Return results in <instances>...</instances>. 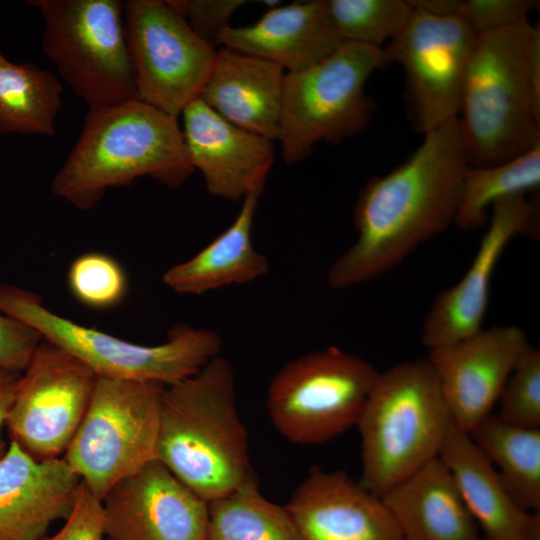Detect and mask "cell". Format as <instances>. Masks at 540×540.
<instances>
[{"instance_id": "12", "label": "cell", "mask_w": 540, "mask_h": 540, "mask_svg": "<svg viewBox=\"0 0 540 540\" xmlns=\"http://www.w3.org/2000/svg\"><path fill=\"white\" fill-rule=\"evenodd\" d=\"M476 37L457 17L413 8L407 24L383 48L389 64L404 69L409 115L418 132L426 134L458 117Z\"/></svg>"}, {"instance_id": "4", "label": "cell", "mask_w": 540, "mask_h": 540, "mask_svg": "<svg viewBox=\"0 0 540 540\" xmlns=\"http://www.w3.org/2000/svg\"><path fill=\"white\" fill-rule=\"evenodd\" d=\"M174 118L140 100L88 108L79 138L51 182L52 193L81 210L107 189L149 176L175 188L193 173Z\"/></svg>"}, {"instance_id": "22", "label": "cell", "mask_w": 540, "mask_h": 540, "mask_svg": "<svg viewBox=\"0 0 540 540\" xmlns=\"http://www.w3.org/2000/svg\"><path fill=\"white\" fill-rule=\"evenodd\" d=\"M438 457L450 471L486 540H540V511L519 507L470 434L450 428Z\"/></svg>"}, {"instance_id": "21", "label": "cell", "mask_w": 540, "mask_h": 540, "mask_svg": "<svg viewBox=\"0 0 540 540\" xmlns=\"http://www.w3.org/2000/svg\"><path fill=\"white\" fill-rule=\"evenodd\" d=\"M285 75L272 62L223 47L199 99L232 124L275 141Z\"/></svg>"}, {"instance_id": "13", "label": "cell", "mask_w": 540, "mask_h": 540, "mask_svg": "<svg viewBox=\"0 0 540 540\" xmlns=\"http://www.w3.org/2000/svg\"><path fill=\"white\" fill-rule=\"evenodd\" d=\"M96 374L64 349L42 340L19 376L6 425L38 461L59 458L88 408Z\"/></svg>"}, {"instance_id": "33", "label": "cell", "mask_w": 540, "mask_h": 540, "mask_svg": "<svg viewBox=\"0 0 540 540\" xmlns=\"http://www.w3.org/2000/svg\"><path fill=\"white\" fill-rule=\"evenodd\" d=\"M171 8L180 14L190 28L206 42L215 44L219 35L228 28L234 12L244 0H168Z\"/></svg>"}, {"instance_id": "16", "label": "cell", "mask_w": 540, "mask_h": 540, "mask_svg": "<svg viewBox=\"0 0 540 540\" xmlns=\"http://www.w3.org/2000/svg\"><path fill=\"white\" fill-rule=\"evenodd\" d=\"M531 347L521 327L502 325L429 350L427 359L456 426L469 433L491 414L511 372Z\"/></svg>"}, {"instance_id": "10", "label": "cell", "mask_w": 540, "mask_h": 540, "mask_svg": "<svg viewBox=\"0 0 540 540\" xmlns=\"http://www.w3.org/2000/svg\"><path fill=\"white\" fill-rule=\"evenodd\" d=\"M379 371L331 346L288 361L270 381L266 406L290 442L321 444L356 426Z\"/></svg>"}, {"instance_id": "2", "label": "cell", "mask_w": 540, "mask_h": 540, "mask_svg": "<svg viewBox=\"0 0 540 540\" xmlns=\"http://www.w3.org/2000/svg\"><path fill=\"white\" fill-rule=\"evenodd\" d=\"M469 166L506 162L540 145V29L528 20L477 35L458 115Z\"/></svg>"}, {"instance_id": "18", "label": "cell", "mask_w": 540, "mask_h": 540, "mask_svg": "<svg viewBox=\"0 0 540 540\" xmlns=\"http://www.w3.org/2000/svg\"><path fill=\"white\" fill-rule=\"evenodd\" d=\"M181 115L190 163L210 194L238 200L265 183L275 159L273 141L232 124L199 98Z\"/></svg>"}, {"instance_id": "28", "label": "cell", "mask_w": 540, "mask_h": 540, "mask_svg": "<svg viewBox=\"0 0 540 540\" xmlns=\"http://www.w3.org/2000/svg\"><path fill=\"white\" fill-rule=\"evenodd\" d=\"M540 186V145L506 162L468 166L454 219L462 231L475 230L488 219V208L514 195H526Z\"/></svg>"}, {"instance_id": "3", "label": "cell", "mask_w": 540, "mask_h": 540, "mask_svg": "<svg viewBox=\"0 0 540 540\" xmlns=\"http://www.w3.org/2000/svg\"><path fill=\"white\" fill-rule=\"evenodd\" d=\"M156 460L207 503L252 472L229 361L217 356L161 396Z\"/></svg>"}, {"instance_id": "25", "label": "cell", "mask_w": 540, "mask_h": 540, "mask_svg": "<svg viewBox=\"0 0 540 540\" xmlns=\"http://www.w3.org/2000/svg\"><path fill=\"white\" fill-rule=\"evenodd\" d=\"M469 434L498 466L514 502L526 511H540V429L513 426L489 414Z\"/></svg>"}, {"instance_id": "17", "label": "cell", "mask_w": 540, "mask_h": 540, "mask_svg": "<svg viewBox=\"0 0 540 540\" xmlns=\"http://www.w3.org/2000/svg\"><path fill=\"white\" fill-rule=\"evenodd\" d=\"M284 506L303 540H403L382 499L343 470L311 467Z\"/></svg>"}, {"instance_id": "1", "label": "cell", "mask_w": 540, "mask_h": 540, "mask_svg": "<svg viewBox=\"0 0 540 540\" xmlns=\"http://www.w3.org/2000/svg\"><path fill=\"white\" fill-rule=\"evenodd\" d=\"M468 162L458 117L424 134L406 161L362 187L356 242L330 266L331 287L373 280L454 222Z\"/></svg>"}, {"instance_id": "19", "label": "cell", "mask_w": 540, "mask_h": 540, "mask_svg": "<svg viewBox=\"0 0 540 540\" xmlns=\"http://www.w3.org/2000/svg\"><path fill=\"white\" fill-rule=\"evenodd\" d=\"M81 478L63 458L38 461L15 441L0 458V540H42L66 519Z\"/></svg>"}, {"instance_id": "9", "label": "cell", "mask_w": 540, "mask_h": 540, "mask_svg": "<svg viewBox=\"0 0 540 540\" xmlns=\"http://www.w3.org/2000/svg\"><path fill=\"white\" fill-rule=\"evenodd\" d=\"M164 387L97 376L63 459L101 501L116 483L156 459Z\"/></svg>"}, {"instance_id": "24", "label": "cell", "mask_w": 540, "mask_h": 540, "mask_svg": "<svg viewBox=\"0 0 540 540\" xmlns=\"http://www.w3.org/2000/svg\"><path fill=\"white\" fill-rule=\"evenodd\" d=\"M264 184L243 198L233 223L191 259L169 268L163 282L180 294H202L220 287L243 284L269 271L268 259L256 251L251 231L258 200Z\"/></svg>"}, {"instance_id": "27", "label": "cell", "mask_w": 540, "mask_h": 540, "mask_svg": "<svg viewBox=\"0 0 540 540\" xmlns=\"http://www.w3.org/2000/svg\"><path fill=\"white\" fill-rule=\"evenodd\" d=\"M206 540H303L285 506L263 496L254 472L208 503Z\"/></svg>"}, {"instance_id": "35", "label": "cell", "mask_w": 540, "mask_h": 540, "mask_svg": "<svg viewBox=\"0 0 540 540\" xmlns=\"http://www.w3.org/2000/svg\"><path fill=\"white\" fill-rule=\"evenodd\" d=\"M41 341L34 329L0 312V369L23 372Z\"/></svg>"}, {"instance_id": "26", "label": "cell", "mask_w": 540, "mask_h": 540, "mask_svg": "<svg viewBox=\"0 0 540 540\" xmlns=\"http://www.w3.org/2000/svg\"><path fill=\"white\" fill-rule=\"evenodd\" d=\"M62 92L50 72L0 53V133L54 135Z\"/></svg>"}, {"instance_id": "11", "label": "cell", "mask_w": 540, "mask_h": 540, "mask_svg": "<svg viewBox=\"0 0 540 540\" xmlns=\"http://www.w3.org/2000/svg\"><path fill=\"white\" fill-rule=\"evenodd\" d=\"M123 22L138 100L178 118L199 98L218 51L166 1H124Z\"/></svg>"}, {"instance_id": "23", "label": "cell", "mask_w": 540, "mask_h": 540, "mask_svg": "<svg viewBox=\"0 0 540 540\" xmlns=\"http://www.w3.org/2000/svg\"><path fill=\"white\" fill-rule=\"evenodd\" d=\"M403 540H481L445 464L436 457L380 497Z\"/></svg>"}, {"instance_id": "15", "label": "cell", "mask_w": 540, "mask_h": 540, "mask_svg": "<svg viewBox=\"0 0 540 540\" xmlns=\"http://www.w3.org/2000/svg\"><path fill=\"white\" fill-rule=\"evenodd\" d=\"M536 202L514 195L491 206L489 226L464 276L434 299L423 322L421 341L431 349L447 346L482 329L491 281L509 242L517 235L536 237Z\"/></svg>"}, {"instance_id": "30", "label": "cell", "mask_w": 540, "mask_h": 540, "mask_svg": "<svg viewBox=\"0 0 540 540\" xmlns=\"http://www.w3.org/2000/svg\"><path fill=\"white\" fill-rule=\"evenodd\" d=\"M68 287L77 301L93 309L119 304L128 288L127 276L113 257L101 252L78 256L67 273Z\"/></svg>"}, {"instance_id": "20", "label": "cell", "mask_w": 540, "mask_h": 540, "mask_svg": "<svg viewBox=\"0 0 540 540\" xmlns=\"http://www.w3.org/2000/svg\"><path fill=\"white\" fill-rule=\"evenodd\" d=\"M342 43L325 0L295 1L271 8L251 25L229 26L215 42L272 62L286 73L321 62Z\"/></svg>"}, {"instance_id": "8", "label": "cell", "mask_w": 540, "mask_h": 540, "mask_svg": "<svg viewBox=\"0 0 540 540\" xmlns=\"http://www.w3.org/2000/svg\"><path fill=\"white\" fill-rule=\"evenodd\" d=\"M43 20L42 50L88 105L138 100L120 0H30Z\"/></svg>"}, {"instance_id": "7", "label": "cell", "mask_w": 540, "mask_h": 540, "mask_svg": "<svg viewBox=\"0 0 540 540\" xmlns=\"http://www.w3.org/2000/svg\"><path fill=\"white\" fill-rule=\"evenodd\" d=\"M388 64L383 49L344 42L321 62L286 73L278 136L284 163L305 160L318 142L337 144L363 131L374 111L365 83Z\"/></svg>"}, {"instance_id": "32", "label": "cell", "mask_w": 540, "mask_h": 540, "mask_svg": "<svg viewBox=\"0 0 540 540\" xmlns=\"http://www.w3.org/2000/svg\"><path fill=\"white\" fill-rule=\"evenodd\" d=\"M496 416L521 428L540 427V350L531 347L518 361L498 399Z\"/></svg>"}, {"instance_id": "31", "label": "cell", "mask_w": 540, "mask_h": 540, "mask_svg": "<svg viewBox=\"0 0 540 540\" xmlns=\"http://www.w3.org/2000/svg\"><path fill=\"white\" fill-rule=\"evenodd\" d=\"M413 8L426 12L457 17L477 35L507 27L524 20L536 1L532 0H414Z\"/></svg>"}, {"instance_id": "34", "label": "cell", "mask_w": 540, "mask_h": 540, "mask_svg": "<svg viewBox=\"0 0 540 540\" xmlns=\"http://www.w3.org/2000/svg\"><path fill=\"white\" fill-rule=\"evenodd\" d=\"M104 536L102 501L81 482L74 506L62 528L42 540H103Z\"/></svg>"}, {"instance_id": "6", "label": "cell", "mask_w": 540, "mask_h": 540, "mask_svg": "<svg viewBox=\"0 0 540 540\" xmlns=\"http://www.w3.org/2000/svg\"><path fill=\"white\" fill-rule=\"evenodd\" d=\"M0 312L34 329L64 349L99 377L170 386L201 370L217 357L221 337L205 328L179 325L167 341L141 345L67 319L47 308L26 289L0 284Z\"/></svg>"}, {"instance_id": "36", "label": "cell", "mask_w": 540, "mask_h": 540, "mask_svg": "<svg viewBox=\"0 0 540 540\" xmlns=\"http://www.w3.org/2000/svg\"><path fill=\"white\" fill-rule=\"evenodd\" d=\"M19 376V373L0 369V458L3 456L1 431L14 400Z\"/></svg>"}, {"instance_id": "29", "label": "cell", "mask_w": 540, "mask_h": 540, "mask_svg": "<svg viewBox=\"0 0 540 540\" xmlns=\"http://www.w3.org/2000/svg\"><path fill=\"white\" fill-rule=\"evenodd\" d=\"M325 5L343 42L379 49L404 28L413 11L402 0H325Z\"/></svg>"}, {"instance_id": "5", "label": "cell", "mask_w": 540, "mask_h": 540, "mask_svg": "<svg viewBox=\"0 0 540 540\" xmlns=\"http://www.w3.org/2000/svg\"><path fill=\"white\" fill-rule=\"evenodd\" d=\"M453 424L428 359L379 372L356 425L361 436L359 483L381 497L438 457Z\"/></svg>"}, {"instance_id": "14", "label": "cell", "mask_w": 540, "mask_h": 540, "mask_svg": "<svg viewBox=\"0 0 540 540\" xmlns=\"http://www.w3.org/2000/svg\"><path fill=\"white\" fill-rule=\"evenodd\" d=\"M107 540H206L208 503L154 459L102 500Z\"/></svg>"}]
</instances>
